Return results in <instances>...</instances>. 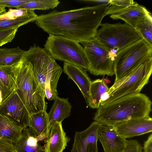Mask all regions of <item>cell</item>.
Here are the masks:
<instances>
[{
    "label": "cell",
    "mask_w": 152,
    "mask_h": 152,
    "mask_svg": "<svg viewBox=\"0 0 152 152\" xmlns=\"http://www.w3.org/2000/svg\"><path fill=\"white\" fill-rule=\"evenodd\" d=\"M100 125L94 121L85 130L76 132L71 152H98L97 132Z\"/></svg>",
    "instance_id": "cell-11"
},
{
    "label": "cell",
    "mask_w": 152,
    "mask_h": 152,
    "mask_svg": "<svg viewBox=\"0 0 152 152\" xmlns=\"http://www.w3.org/2000/svg\"><path fill=\"white\" fill-rule=\"evenodd\" d=\"M97 138L104 152H123L126 139L118 133L113 126L101 124Z\"/></svg>",
    "instance_id": "cell-13"
},
{
    "label": "cell",
    "mask_w": 152,
    "mask_h": 152,
    "mask_svg": "<svg viewBox=\"0 0 152 152\" xmlns=\"http://www.w3.org/2000/svg\"><path fill=\"white\" fill-rule=\"evenodd\" d=\"M24 128L8 117L0 114V138L15 143L21 138Z\"/></svg>",
    "instance_id": "cell-17"
},
{
    "label": "cell",
    "mask_w": 152,
    "mask_h": 152,
    "mask_svg": "<svg viewBox=\"0 0 152 152\" xmlns=\"http://www.w3.org/2000/svg\"><path fill=\"white\" fill-rule=\"evenodd\" d=\"M14 66L17 92L30 115L46 110L45 95L34 75L30 61L23 57Z\"/></svg>",
    "instance_id": "cell-3"
},
{
    "label": "cell",
    "mask_w": 152,
    "mask_h": 152,
    "mask_svg": "<svg viewBox=\"0 0 152 152\" xmlns=\"http://www.w3.org/2000/svg\"><path fill=\"white\" fill-rule=\"evenodd\" d=\"M113 126L118 133L126 139L151 132L152 119L149 116L132 119Z\"/></svg>",
    "instance_id": "cell-12"
},
{
    "label": "cell",
    "mask_w": 152,
    "mask_h": 152,
    "mask_svg": "<svg viewBox=\"0 0 152 152\" xmlns=\"http://www.w3.org/2000/svg\"><path fill=\"white\" fill-rule=\"evenodd\" d=\"M60 1L58 0H31V1L20 6L19 9L46 10L53 9L57 7Z\"/></svg>",
    "instance_id": "cell-27"
},
{
    "label": "cell",
    "mask_w": 152,
    "mask_h": 152,
    "mask_svg": "<svg viewBox=\"0 0 152 152\" xmlns=\"http://www.w3.org/2000/svg\"><path fill=\"white\" fill-rule=\"evenodd\" d=\"M78 1L92 3L97 4V5H109L110 0H78Z\"/></svg>",
    "instance_id": "cell-36"
},
{
    "label": "cell",
    "mask_w": 152,
    "mask_h": 152,
    "mask_svg": "<svg viewBox=\"0 0 152 152\" xmlns=\"http://www.w3.org/2000/svg\"><path fill=\"white\" fill-rule=\"evenodd\" d=\"M86 70L75 65L64 62L63 71L76 83L83 94L88 106L94 109L90 89L91 80Z\"/></svg>",
    "instance_id": "cell-14"
},
{
    "label": "cell",
    "mask_w": 152,
    "mask_h": 152,
    "mask_svg": "<svg viewBox=\"0 0 152 152\" xmlns=\"http://www.w3.org/2000/svg\"><path fill=\"white\" fill-rule=\"evenodd\" d=\"M152 103L145 94H128L100 105L93 119L101 125L114 126L130 120L149 117Z\"/></svg>",
    "instance_id": "cell-2"
},
{
    "label": "cell",
    "mask_w": 152,
    "mask_h": 152,
    "mask_svg": "<svg viewBox=\"0 0 152 152\" xmlns=\"http://www.w3.org/2000/svg\"><path fill=\"white\" fill-rule=\"evenodd\" d=\"M40 141L31 129L27 127L23 129L21 139L14 144L18 152H44V148Z\"/></svg>",
    "instance_id": "cell-18"
},
{
    "label": "cell",
    "mask_w": 152,
    "mask_h": 152,
    "mask_svg": "<svg viewBox=\"0 0 152 152\" xmlns=\"http://www.w3.org/2000/svg\"><path fill=\"white\" fill-rule=\"evenodd\" d=\"M101 26L95 38L109 50L117 48L119 51L142 39L134 28L126 23H105Z\"/></svg>",
    "instance_id": "cell-7"
},
{
    "label": "cell",
    "mask_w": 152,
    "mask_h": 152,
    "mask_svg": "<svg viewBox=\"0 0 152 152\" xmlns=\"http://www.w3.org/2000/svg\"><path fill=\"white\" fill-rule=\"evenodd\" d=\"M23 57L31 63L34 75L45 95L46 76L49 65L53 58L45 48L35 44L26 51Z\"/></svg>",
    "instance_id": "cell-9"
},
{
    "label": "cell",
    "mask_w": 152,
    "mask_h": 152,
    "mask_svg": "<svg viewBox=\"0 0 152 152\" xmlns=\"http://www.w3.org/2000/svg\"><path fill=\"white\" fill-rule=\"evenodd\" d=\"M46 139L44 152H63L70 140L63 129L62 122H57L51 127Z\"/></svg>",
    "instance_id": "cell-15"
},
{
    "label": "cell",
    "mask_w": 152,
    "mask_h": 152,
    "mask_svg": "<svg viewBox=\"0 0 152 152\" xmlns=\"http://www.w3.org/2000/svg\"><path fill=\"white\" fill-rule=\"evenodd\" d=\"M0 114L8 117L24 128L28 126L30 115L16 90L0 104Z\"/></svg>",
    "instance_id": "cell-10"
},
{
    "label": "cell",
    "mask_w": 152,
    "mask_h": 152,
    "mask_svg": "<svg viewBox=\"0 0 152 152\" xmlns=\"http://www.w3.org/2000/svg\"><path fill=\"white\" fill-rule=\"evenodd\" d=\"M44 47L55 60L88 70L89 65L84 48L77 41L61 36L49 34Z\"/></svg>",
    "instance_id": "cell-5"
},
{
    "label": "cell",
    "mask_w": 152,
    "mask_h": 152,
    "mask_svg": "<svg viewBox=\"0 0 152 152\" xmlns=\"http://www.w3.org/2000/svg\"><path fill=\"white\" fill-rule=\"evenodd\" d=\"M118 51V49L117 48H112L109 50L108 56L109 58L113 61H114Z\"/></svg>",
    "instance_id": "cell-37"
},
{
    "label": "cell",
    "mask_w": 152,
    "mask_h": 152,
    "mask_svg": "<svg viewBox=\"0 0 152 152\" xmlns=\"http://www.w3.org/2000/svg\"><path fill=\"white\" fill-rule=\"evenodd\" d=\"M72 106L68 99L58 96L54 100L53 103L48 113L49 130L56 122H62L70 115Z\"/></svg>",
    "instance_id": "cell-19"
},
{
    "label": "cell",
    "mask_w": 152,
    "mask_h": 152,
    "mask_svg": "<svg viewBox=\"0 0 152 152\" xmlns=\"http://www.w3.org/2000/svg\"><path fill=\"white\" fill-rule=\"evenodd\" d=\"M143 152H152V134L148 137L145 141L143 147Z\"/></svg>",
    "instance_id": "cell-35"
},
{
    "label": "cell",
    "mask_w": 152,
    "mask_h": 152,
    "mask_svg": "<svg viewBox=\"0 0 152 152\" xmlns=\"http://www.w3.org/2000/svg\"><path fill=\"white\" fill-rule=\"evenodd\" d=\"M135 29L152 48V18L150 12L138 23Z\"/></svg>",
    "instance_id": "cell-24"
},
{
    "label": "cell",
    "mask_w": 152,
    "mask_h": 152,
    "mask_svg": "<svg viewBox=\"0 0 152 152\" xmlns=\"http://www.w3.org/2000/svg\"><path fill=\"white\" fill-rule=\"evenodd\" d=\"M109 89V88L103 79L91 81L90 92L94 109L99 107L103 97Z\"/></svg>",
    "instance_id": "cell-23"
},
{
    "label": "cell",
    "mask_w": 152,
    "mask_h": 152,
    "mask_svg": "<svg viewBox=\"0 0 152 152\" xmlns=\"http://www.w3.org/2000/svg\"><path fill=\"white\" fill-rule=\"evenodd\" d=\"M109 5L54 10L38 16L35 23L49 35L64 37L81 43L95 38Z\"/></svg>",
    "instance_id": "cell-1"
},
{
    "label": "cell",
    "mask_w": 152,
    "mask_h": 152,
    "mask_svg": "<svg viewBox=\"0 0 152 152\" xmlns=\"http://www.w3.org/2000/svg\"><path fill=\"white\" fill-rule=\"evenodd\" d=\"M30 1L31 0H0V6L18 9L20 6Z\"/></svg>",
    "instance_id": "cell-32"
},
{
    "label": "cell",
    "mask_w": 152,
    "mask_h": 152,
    "mask_svg": "<svg viewBox=\"0 0 152 152\" xmlns=\"http://www.w3.org/2000/svg\"><path fill=\"white\" fill-rule=\"evenodd\" d=\"M143 147L135 140L126 139L123 152H143Z\"/></svg>",
    "instance_id": "cell-31"
},
{
    "label": "cell",
    "mask_w": 152,
    "mask_h": 152,
    "mask_svg": "<svg viewBox=\"0 0 152 152\" xmlns=\"http://www.w3.org/2000/svg\"><path fill=\"white\" fill-rule=\"evenodd\" d=\"M152 72V56H150L123 77L115 82L107 93V97L100 105H103L124 96L140 93L147 84Z\"/></svg>",
    "instance_id": "cell-4"
},
{
    "label": "cell",
    "mask_w": 152,
    "mask_h": 152,
    "mask_svg": "<svg viewBox=\"0 0 152 152\" xmlns=\"http://www.w3.org/2000/svg\"><path fill=\"white\" fill-rule=\"evenodd\" d=\"M38 16L35 12L13 20H0V31L17 28L28 23L35 21Z\"/></svg>",
    "instance_id": "cell-26"
},
{
    "label": "cell",
    "mask_w": 152,
    "mask_h": 152,
    "mask_svg": "<svg viewBox=\"0 0 152 152\" xmlns=\"http://www.w3.org/2000/svg\"><path fill=\"white\" fill-rule=\"evenodd\" d=\"M40 141L46 139L50 131L46 110H41L30 115L28 126Z\"/></svg>",
    "instance_id": "cell-21"
},
{
    "label": "cell",
    "mask_w": 152,
    "mask_h": 152,
    "mask_svg": "<svg viewBox=\"0 0 152 152\" xmlns=\"http://www.w3.org/2000/svg\"><path fill=\"white\" fill-rule=\"evenodd\" d=\"M152 48L142 39L118 51L113 64L115 82L152 56Z\"/></svg>",
    "instance_id": "cell-6"
},
{
    "label": "cell",
    "mask_w": 152,
    "mask_h": 152,
    "mask_svg": "<svg viewBox=\"0 0 152 152\" xmlns=\"http://www.w3.org/2000/svg\"><path fill=\"white\" fill-rule=\"evenodd\" d=\"M13 91L6 88L0 82V104L10 96Z\"/></svg>",
    "instance_id": "cell-34"
},
{
    "label": "cell",
    "mask_w": 152,
    "mask_h": 152,
    "mask_svg": "<svg viewBox=\"0 0 152 152\" xmlns=\"http://www.w3.org/2000/svg\"><path fill=\"white\" fill-rule=\"evenodd\" d=\"M149 12L145 7L135 2L120 12L110 15V17L114 20H121L135 29L138 23Z\"/></svg>",
    "instance_id": "cell-16"
},
{
    "label": "cell",
    "mask_w": 152,
    "mask_h": 152,
    "mask_svg": "<svg viewBox=\"0 0 152 152\" xmlns=\"http://www.w3.org/2000/svg\"><path fill=\"white\" fill-rule=\"evenodd\" d=\"M0 82L12 91L17 89L14 66L0 67Z\"/></svg>",
    "instance_id": "cell-25"
},
{
    "label": "cell",
    "mask_w": 152,
    "mask_h": 152,
    "mask_svg": "<svg viewBox=\"0 0 152 152\" xmlns=\"http://www.w3.org/2000/svg\"><path fill=\"white\" fill-rule=\"evenodd\" d=\"M18 30L15 28L0 31V47L11 42L15 37Z\"/></svg>",
    "instance_id": "cell-30"
},
{
    "label": "cell",
    "mask_w": 152,
    "mask_h": 152,
    "mask_svg": "<svg viewBox=\"0 0 152 152\" xmlns=\"http://www.w3.org/2000/svg\"><path fill=\"white\" fill-rule=\"evenodd\" d=\"M88 61V71L95 75H114L113 61L108 56L109 49L95 38L81 43Z\"/></svg>",
    "instance_id": "cell-8"
},
{
    "label": "cell",
    "mask_w": 152,
    "mask_h": 152,
    "mask_svg": "<svg viewBox=\"0 0 152 152\" xmlns=\"http://www.w3.org/2000/svg\"><path fill=\"white\" fill-rule=\"evenodd\" d=\"M0 152H18L12 142L0 138Z\"/></svg>",
    "instance_id": "cell-33"
},
{
    "label": "cell",
    "mask_w": 152,
    "mask_h": 152,
    "mask_svg": "<svg viewBox=\"0 0 152 152\" xmlns=\"http://www.w3.org/2000/svg\"><path fill=\"white\" fill-rule=\"evenodd\" d=\"M62 71L53 58L49 65L45 82V97L48 100H54L58 96L57 86Z\"/></svg>",
    "instance_id": "cell-20"
},
{
    "label": "cell",
    "mask_w": 152,
    "mask_h": 152,
    "mask_svg": "<svg viewBox=\"0 0 152 152\" xmlns=\"http://www.w3.org/2000/svg\"><path fill=\"white\" fill-rule=\"evenodd\" d=\"M135 2L132 0H110L105 16L120 12Z\"/></svg>",
    "instance_id": "cell-28"
},
{
    "label": "cell",
    "mask_w": 152,
    "mask_h": 152,
    "mask_svg": "<svg viewBox=\"0 0 152 152\" xmlns=\"http://www.w3.org/2000/svg\"><path fill=\"white\" fill-rule=\"evenodd\" d=\"M26 51L19 47L0 48V67H12L22 59Z\"/></svg>",
    "instance_id": "cell-22"
},
{
    "label": "cell",
    "mask_w": 152,
    "mask_h": 152,
    "mask_svg": "<svg viewBox=\"0 0 152 152\" xmlns=\"http://www.w3.org/2000/svg\"><path fill=\"white\" fill-rule=\"evenodd\" d=\"M33 10L23 9H10L7 12H4L0 14V20H13L21 17L31 14Z\"/></svg>",
    "instance_id": "cell-29"
}]
</instances>
